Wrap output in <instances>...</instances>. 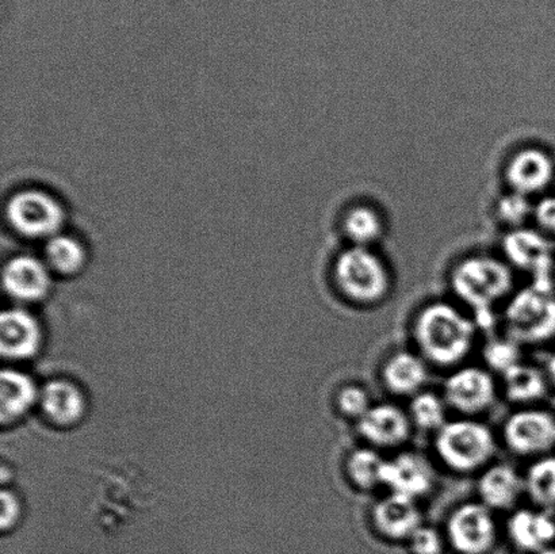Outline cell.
Wrapping results in <instances>:
<instances>
[{
    "label": "cell",
    "instance_id": "cell-8",
    "mask_svg": "<svg viewBox=\"0 0 555 554\" xmlns=\"http://www.w3.org/2000/svg\"><path fill=\"white\" fill-rule=\"evenodd\" d=\"M496 515L477 499L456 504L444 519L446 542L459 554H488L499 540Z\"/></svg>",
    "mask_w": 555,
    "mask_h": 554
},
{
    "label": "cell",
    "instance_id": "cell-29",
    "mask_svg": "<svg viewBox=\"0 0 555 554\" xmlns=\"http://www.w3.org/2000/svg\"><path fill=\"white\" fill-rule=\"evenodd\" d=\"M373 404L372 395L363 385L357 383L341 385L334 398L336 414L353 425L367 414Z\"/></svg>",
    "mask_w": 555,
    "mask_h": 554
},
{
    "label": "cell",
    "instance_id": "cell-6",
    "mask_svg": "<svg viewBox=\"0 0 555 554\" xmlns=\"http://www.w3.org/2000/svg\"><path fill=\"white\" fill-rule=\"evenodd\" d=\"M440 394L450 412L475 420L491 411L502 396L496 374L486 366L467 363L448 373Z\"/></svg>",
    "mask_w": 555,
    "mask_h": 554
},
{
    "label": "cell",
    "instance_id": "cell-34",
    "mask_svg": "<svg viewBox=\"0 0 555 554\" xmlns=\"http://www.w3.org/2000/svg\"><path fill=\"white\" fill-rule=\"evenodd\" d=\"M543 369H545L548 383H551V387L555 389V349L551 352V355H548L545 366H543Z\"/></svg>",
    "mask_w": 555,
    "mask_h": 554
},
{
    "label": "cell",
    "instance_id": "cell-5",
    "mask_svg": "<svg viewBox=\"0 0 555 554\" xmlns=\"http://www.w3.org/2000/svg\"><path fill=\"white\" fill-rule=\"evenodd\" d=\"M334 282L337 293L359 308L378 307L388 300L393 285L384 260L369 248L356 246L337 257Z\"/></svg>",
    "mask_w": 555,
    "mask_h": 554
},
{
    "label": "cell",
    "instance_id": "cell-16",
    "mask_svg": "<svg viewBox=\"0 0 555 554\" xmlns=\"http://www.w3.org/2000/svg\"><path fill=\"white\" fill-rule=\"evenodd\" d=\"M42 342L41 324L30 312L13 308L2 313L0 350L4 360H31L40 352Z\"/></svg>",
    "mask_w": 555,
    "mask_h": 554
},
{
    "label": "cell",
    "instance_id": "cell-7",
    "mask_svg": "<svg viewBox=\"0 0 555 554\" xmlns=\"http://www.w3.org/2000/svg\"><path fill=\"white\" fill-rule=\"evenodd\" d=\"M500 442L519 459L532 461L554 453V412L540 405L516 409L503 422Z\"/></svg>",
    "mask_w": 555,
    "mask_h": 554
},
{
    "label": "cell",
    "instance_id": "cell-28",
    "mask_svg": "<svg viewBox=\"0 0 555 554\" xmlns=\"http://www.w3.org/2000/svg\"><path fill=\"white\" fill-rule=\"evenodd\" d=\"M521 351H524V347L508 338L507 335L492 336L483 345V366L500 377L503 373L509 371L511 368L524 361Z\"/></svg>",
    "mask_w": 555,
    "mask_h": 554
},
{
    "label": "cell",
    "instance_id": "cell-26",
    "mask_svg": "<svg viewBox=\"0 0 555 554\" xmlns=\"http://www.w3.org/2000/svg\"><path fill=\"white\" fill-rule=\"evenodd\" d=\"M47 266L60 275H75L86 265V249L78 239L54 235L47 246Z\"/></svg>",
    "mask_w": 555,
    "mask_h": 554
},
{
    "label": "cell",
    "instance_id": "cell-20",
    "mask_svg": "<svg viewBox=\"0 0 555 554\" xmlns=\"http://www.w3.org/2000/svg\"><path fill=\"white\" fill-rule=\"evenodd\" d=\"M499 384L500 394L516 409L538 405L552 388L545 369L526 361L503 373Z\"/></svg>",
    "mask_w": 555,
    "mask_h": 554
},
{
    "label": "cell",
    "instance_id": "cell-23",
    "mask_svg": "<svg viewBox=\"0 0 555 554\" xmlns=\"http://www.w3.org/2000/svg\"><path fill=\"white\" fill-rule=\"evenodd\" d=\"M504 252L511 263L525 271L546 275L552 259L551 244L545 236L529 230H518L505 239Z\"/></svg>",
    "mask_w": 555,
    "mask_h": 554
},
{
    "label": "cell",
    "instance_id": "cell-35",
    "mask_svg": "<svg viewBox=\"0 0 555 554\" xmlns=\"http://www.w3.org/2000/svg\"><path fill=\"white\" fill-rule=\"evenodd\" d=\"M540 554H555V547L554 546L553 547H548V550L543 551Z\"/></svg>",
    "mask_w": 555,
    "mask_h": 554
},
{
    "label": "cell",
    "instance_id": "cell-12",
    "mask_svg": "<svg viewBox=\"0 0 555 554\" xmlns=\"http://www.w3.org/2000/svg\"><path fill=\"white\" fill-rule=\"evenodd\" d=\"M369 524L384 540L406 542L424 524L421 502L386 492L370 507Z\"/></svg>",
    "mask_w": 555,
    "mask_h": 554
},
{
    "label": "cell",
    "instance_id": "cell-15",
    "mask_svg": "<svg viewBox=\"0 0 555 554\" xmlns=\"http://www.w3.org/2000/svg\"><path fill=\"white\" fill-rule=\"evenodd\" d=\"M476 493L493 513H513L526 498L525 475L509 463L494 461L477 476Z\"/></svg>",
    "mask_w": 555,
    "mask_h": 554
},
{
    "label": "cell",
    "instance_id": "cell-19",
    "mask_svg": "<svg viewBox=\"0 0 555 554\" xmlns=\"http://www.w3.org/2000/svg\"><path fill=\"white\" fill-rule=\"evenodd\" d=\"M554 173V162L545 151L526 149L508 163L507 181L514 193L529 197L551 186Z\"/></svg>",
    "mask_w": 555,
    "mask_h": 554
},
{
    "label": "cell",
    "instance_id": "cell-27",
    "mask_svg": "<svg viewBox=\"0 0 555 554\" xmlns=\"http://www.w3.org/2000/svg\"><path fill=\"white\" fill-rule=\"evenodd\" d=\"M345 232L356 247L369 248L383 237L384 222L374 209L357 206L346 216Z\"/></svg>",
    "mask_w": 555,
    "mask_h": 554
},
{
    "label": "cell",
    "instance_id": "cell-18",
    "mask_svg": "<svg viewBox=\"0 0 555 554\" xmlns=\"http://www.w3.org/2000/svg\"><path fill=\"white\" fill-rule=\"evenodd\" d=\"M3 284L10 297L20 302H37L51 289V274L46 263L31 257H16L5 265Z\"/></svg>",
    "mask_w": 555,
    "mask_h": 554
},
{
    "label": "cell",
    "instance_id": "cell-1",
    "mask_svg": "<svg viewBox=\"0 0 555 554\" xmlns=\"http://www.w3.org/2000/svg\"><path fill=\"white\" fill-rule=\"evenodd\" d=\"M480 334L475 318L459 304L435 300L424 304L410 324L411 347L435 371L465 365Z\"/></svg>",
    "mask_w": 555,
    "mask_h": 554
},
{
    "label": "cell",
    "instance_id": "cell-31",
    "mask_svg": "<svg viewBox=\"0 0 555 554\" xmlns=\"http://www.w3.org/2000/svg\"><path fill=\"white\" fill-rule=\"evenodd\" d=\"M531 214V206L525 195L513 193L500 204L502 219L511 226H519Z\"/></svg>",
    "mask_w": 555,
    "mask_h": 554
},
{
    "label": "cell",
    "instance_id": "cell-3",
    "mask_svg": "<svg viewBox=\"0 0 555 554\" xmlns=\"http://www.w3.org/2000/svg\"><path fill=\"white\" fill-rule=\"evenodd\" d=\"M500 438L475 417L450 420L433 437L437 464L456 476H478L496 461Z\"/></svg>",
    "mask_w": 555,
    "mask_h": 554
},
{
    "label": "cell",
    "instance_id": "cell-21",
    "mask_svg": "<svg viewBox=\"0 0 555 554\" xmlns=\"http://www.w3.org/2000/svg\"><path fill=\"white\" fill-rule=\"evenodd\" d=\"M0 390V420L2 425L13 426L38 407L40 388L33 378L15 369H4Z\"/></svg>",
    "mask_w": 555,
    "mask_h": 554
},
{
    "label": "cell",
    "instance_id": "cell-11",
    "mask_svg": "<svg viewBox=\"0 0 555 554\" xmlns=\"http://www.w3.org/2000/svg\"><path fill=\"white\" fill-rule=\"evenodd\" d=\"M434 461L415 450L402 449L386 458L384 490L422 502L437 488Z\"/></svg>",
    "mask_w": 555,
    "mask_h": 554
},
{
    "label": "cell",
    "instance_id": "cell-33",
    "mask_svg": "<svg viewBox=\"0 0 555 554\" xmlns=\"http://www.w3.org/2000/svg\"><path fill=\"white\" fill-rule=\"evenodd\" d=\"M538 226L543 231L555 235V197H547L541 201L534 209Z\"/></svg>",
    "mask_w": 555,
    "mask_h": 554
},
{
    "label": "cell",
    "instance_id": "cell-24",
    "mask_svg": "<svg viewBox=\"0 0 555 554\" xmlns=\"http://www.w3.org/2000/svg\"><path fill=\"white\" fill-rule=\"evenodd\" d=\"M526 499L532 507L555 510V453L530 461L524 472Z\"/></svg>",
    "mask_w": 555,
    "mask_h": 554
},
{
    "label": "cell",
    "instance_id": "cell-30",
    "mask_svg": "<svg viewBox=\"0 0 555 554\" xmlns=\"http://www.w3.org/2000/svg\"><path fill=\"white\" fill-rule=\"evenodd\" d=\"M412 554H442L446 542L443 530L423 524L406 541Z\"/></svg>",
    "mask_w": 555,
    "mask_h": 554
},
{
    "label": "cell",
    "instance_id": "cell-22",
    "mask_svg": "<svg viewBox=\"0 0 555 554\" xmlns=\"http://www.w3.org/2000/svg\"><path fill=\"white\" fill-rule=\"evenodd\" d=\"M386 458L367 445L353 448L343 463V475L347 485L359 493H373L384 490Z\"/></svg>",
    "mask_w": 555,
    "mask_h": 554
},
{
    "label": "cell",
    "instance_id": "cell-25",
    "mask_svg": "<svg viewBox=\"0 0 555 554\" xmlns=\"http://www.w3.org/2000/svg\"><path fill=\"white\" fill-rule=\"evenodd\" d=\"M406 411L415 433L428 434L431 437L451 420L442 394L431 389H424L408 400Z\"/></svg>",
    "mask_w": 555,
    "mask_h": 554
},
{
    "label": "cell",
    "instance_id": "cell-9",
    "mask_svg": "<svg viewBox=\"0 0 555 554\" xmlns=\"http://www.w3.org/2000/svg\"><path fill=\"white\" fill-rule=\"evenodd\" d=\"M8 220L25 237H53L64 221V210L53 195L37 189L15 193L8 204Z\"/></svg>",
    "mask_w": 555,
    "mask_h": 554
},
{
    "label": "cell",
    "instance_id": "cell-17",
    "mask_svg": "<svg viewBox=\"0 0 555 554\" xmlns=\"http://www.w3.org/2000/svg\"><path fill=\"white\" fill-rule=\"evenodd\" d=\"M505 533L519 551L540 554L555 542L554 515L532 506L516 508L508 514Z\"/></svg>",
    "mask_w": 555,
    "mask_h": 554
},
{
    "label": "cell",
    "instance_id": "cell-14",
    "mask_svg": "<svg viewBox=\"0 0 555 554\" xmlns=\"http://www.w3.org/2000/svg\"><path fill=\"white\" fill-rule=\"evenodd\" d=\"M87 405V396L79 384L68 378H54L40 389L37 409L47 425L69 430L85 421Z\"/></svg>",
    "mask_w": 555,
    "mask_h": 554
},
{
    "label": "cell",
    "instance_id": "cell-13",
    "mask_svg": "<svg viewBox=\"0 0 555 554\" xmlns=\"http://www.w3.org/2000/svg\"><path fill=\"white\" fill-rule=\"evenodd\" d=\"M431 371V366L412 347L397 349L380 362L379 383L386 394L410 400L427 389Z\"/></svg>",
    "mask_w": 555,
    "mask_h": 554
},
{
    "label": "cell",
    "instance_id": "cell-4",
    "mask_svg": "<svg viewBox=\"0 0 555 554\" xmlns=\"http://www.w3.org/2000/svg\"><path fill=\"white\" fill-rule=\"evenodd\" d=\"M502 322L504 335L524 349L551 344L555 339V295L547 280L513 293Z\"/></svg>",
    "mask_w": 555,
    "mask_h": 554
},
{
    "label": "cell",
    "instance_id": "cell-32",
    "mask_svg": "<svg viewBox=\"0 0 555 554\" xmlns=\"http://www.w3.org/2000/svg\"><path fill=\"white\" fill-rule=\"evenodd\" d=\"M22 517V503L14 491L4 488L2 492V530L14 529Z\"/></svg>",
    "mask_w": 555,
    "mask_h": 554
},
{
    "label": "cell",
    "instance_id": "cell-10",
    "mask_svg": "<svg viewBox=\"0 0 555 554\" xmlns=\"http://www.w3.org/2000/svg\"><path fill=\"white\" fill-rule=\"evenodd\" d=\"M356 430L363 445L380 453L400 452L415 434L406 409L393 401L374 403L357 423Z\"/></svg>",
    "mask_w": 555,
    "mask_h": 554
},
{
    "label": "cell",
    "instance_id": "cell-2",
    "mask_svg": "<svg viewBox=\"0 0 555 554\" xmlns=\"http://www.w3.org/2000/svg\"><path fill=\"white\" fill-rule=\"evenodd\" d=\"M450 284L456 301L469 309L478 330L491 331L494 307L513 296L514 275L502 260L473 257L456 266Z\"/></svg>",
    "mask_w": 555,
    "mask_h": 554
}]
</instances>
